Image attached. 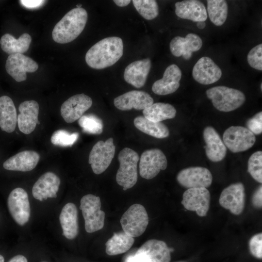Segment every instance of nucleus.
Here are the masks:
<instances>
[{
	"instance_id": "1",
	"label": "nucleus",
	"mask_w": 262,
	"mask_h": 262,
	"mask_svg": "<svg viewBox=\"0 0 262 262\" xmlns=\"http://www.w3.org/2000/svg\"><path fill=\"white\" fill-rule=\"evenodd\" d=\"M123 53L121 38L117 36L106 37L89 49L85 55V61L90 67L101 69L114 65Z\"/></svg>"
},
{
	"instance_id": "2",
	"label": "nucleus",
	"mask_w": 262,
	"mask_h": 262,
	"mask_svg": "<svg viewBox=\"0 0 262 262\" xmlns=\"http://www.w3.org/2000/svg\"><path fill=\"white\" fill-rule=\"evenodd\" d=\"M87 18L84 9L76 7L71 9L54 26L52 32L53 40L60 44L73 41L83 30Z\"/></svg>"
},
{
	"instance_id": "3",
	"label": "nucleus",
	"mask_w": 262,
	"mask_h": 262,
	"mask_svg": "<svg viewBox=\"0 0 262 262\" xmlns=\"http://www.w3.org/2000/svg\"><path fill=\"white\" fill-rule=\"evenodd\" d=\"M207 97L218 110L229 112L241 107L245 102L246 97L241 91L225 86L212 87L206 91Z\"/></svg>"
},
{
	"instance_id": "4",
	"label": "nucleus",
	"mask_w": 262,
	"mask_h": 262,
	"mask_svg": "<svg viewBox=\"0 0 262 262\" xmlns=\"http://www.w3.org/2000/svg\"><path fill=\"white\" fill-rule=\"evenodd\" d=\"M139 159L137 153L129 147H125L118 154L119 167L116 173V180L124 190L132 187L137 181Z\"/></svg>"
},
{
	"instance_id": "5",
	"label": "nucleus",
	"mask_w": 262,
	"mask_h": 262,
	"mask_svg": "<svg viewBox=\"0 0 262 262\" xmlns=\"http://www.w3.org/2000/svg\"><path fill=\"white\" fill-rule=\"evenodd\" d=\"M80 209L84 219L85 229L87 232H94L103 228L105 213L100 209L99 197L92 194L84 196L81 199Z\"/></svg>"
},
{
	"instance_id": "6",
	"label": "nucleus",
	"mask_w": 262,
	"mask_h": 262,
	"mask_svg": "<svg viewBox=\"0 0 262 262\" xmlns=\"http://www.w3.org/2000/svg\"><path fill=\"white\" fill-rule=\"evenodd\" d=\"M120 222L124 232L131 237H136L146 230L148 224V216L143 205L134 204L123 213Z\"/></svg>"
},
{
	"instance_id": "7",
	"label": "nucleus",
	"mask_w": 262,
	"mask_h": 262,
	"mask_svg": "<svg viewBox=\"0 0 262 262\" xmlns=\"http://www.w3.org/2000/svg\"><path fill=\"white\" fill-rule=\"evenodd\" d=\"M115 151L113 138L104 142L99 141L94 145L89 155L88 163L95 174H101L107 169L114 157Z\"/></svg>"
},
{
	"instance_id": "8",
	"label": "nucleus",
	"mask_w": 262,
	"mask_h": 262,
	"mask_svg": "<svg viewBox=\"0 0 262 262\" xmlns=\"http://www.w3.org/2000/svg\"><path fill=\"white\" fill-rule=\"evenodd\" d=\"M223 140L226 147L231 152L237 153L251 148L256 142V137L247 128L231 126L224 131Z\"/></svg>"
},
{
	"instance_id": "9",
	"label": "nucleus",
	"mask_w": 262,
	"mask_h": 262,
	"mask_svg": "<svg viewBox=\"0 0 262 262\" xmlns=\"http://www.w3.org/2000/svg\"><path fill=\"white\" fill-rule=\"evenodd\" d=\"M167 161L164 154L158 148L148 149L142 154L139 162L140 176L147 180L155 177L161 170H165Z\"/></svg>"
},
{
	"instance_id": "10",
	"label": "nucleus",
	"mask_w": 262,
	"mask_h": 262,
	"mask_svg": "<svg viewBox=\"0 0 262 262\" xmlns=\"http://www.w3.org/2000/svg\"><path fill=\"white\" fill-rule=\"evenodd\" d=\"M7 205L13 218L20 226L25 225L30 216V205L26 191L21 188H16L10 193Z\"/></svg>"
},
{
	"instance_id": "11",
	"label": "nucleus",
	"mask_w": 262,
	"mask_h": 262,
	"mask_svg": "<svg viewBox=\"0 0 262 262\" xmlns=\"http://www.w3.org/2000/svg\"><path fill=\"white\" fill-rule=\"evenodd\" d=\"M177 180L182 186L187 188L209 187L213 181V176L209 169L200 166L186 168L180 171Z\"/></svg>"
},
{
	"instance_id": "12",
	"label": "nucleus",
	"mask_w": 262,
	"mask_h": 262,
	"mask_svg": "<svg viewBox=\"0 0 262 262\" xmlns=\"http://www.w3.org/2000/svg\"><path fill=\"white\" fill-rule=\"evenodd\" d=\"M210 193L206 188L187 189L183 193L181 204L187 210L195 211L201 217L207 215L210 208Z\"/></svg>"
},
{
	"instance_id": "13",
	"label": "nucleus",
	"mask_w": 262,
	"mask_h": 262,
	"mask_svg": "<svg viewBox=\"0 0 262 262\" xmlns=\"http://www.w3.org/2000/svg\"><path fill=\"white\" fill-rule=\"evenodd\" d=\"M219 202L224 208L235 215H239L244 211L245 204V187L243 183L231 184L221 192Z\"/></svg>"
},
{
	"instance_id": "14",
	"label": "nucleus",
	"mask_w": 262,
	"mask_h": 262,
	"mask_svg": "<svg viewBox=\"0 0 262 262\" xmlns=\"http://www.w3.org/2000/svg\"><path fill=\"white\" fill-rule=\"evenodd\" d=\"M38 68L33 60L21 53L9 55L5 64L7 72L17 82L26 80V73L35 72Z\"/></svg>"
},
{
	"instance_id": "15",
	"label": "nucleus",
	"mask_w": 262,
	"mask_h": 262,
	"mask_svg": "<svg viewBox=\"0 0 262 262\" xmlns=\"http://www.w3.org/2000/svg\"><path fill=\"white\" fill-rule=\"evenodd\" d=\"M92 105V100L88 96L84 94L75 95L62 104L61 115L66 122L73 123L82 117Z\"/></svg>"
},
{
	"instance_id": "16",
	"label": "nucleus",
	"mask_w": 262,
	"mask_h": 262,
	"mask_svg": "<svg viewBox=\"0 0 262 262\" xmlns=\"http://www.w3.org/2000/svg\"><path fill=\"white\" fill-rule=\"evenodd\" d=\"M220 68L210 57L200 58L194 65L192 70L194 79L198 83L207 85L217 82L221 77Z\"/></svg>"
},
{
	"instance_id": "17",
	"label": "nucleus",
	"mask_w": 262,
	"mask_h": 262,
	"mask_svg": "<svg viewBox=\"0 0 262 262\" xmlns=\"http://www.w3.org/2000/svg\"><path fill=\"white\" fill-rule=\"evenodd\" d=\"M153 98L147 93L143 91L132 90L115 98L114 100L115 107L122 111L134 108L144 110L153 103Z\"/></svg>"
},
{
	"instance_id": "18",
	"label": "nucleus",
	"mask_w": 262,
	"mask_h": 262,
	"mask_svg": "<svg viewBox=\"0 0 262 262\" xmlns=\"http://www.w3.org/2000/svg\"><path fill=\"white\" fill-rule=\"evenodd\" d=\"M202 40L197 34L190 33L185 38L176 36L169 45L172 54L176 57L182 56L186 60L190 59L193 52L199 50L202 46Z\"/></svg>"
},
{
	"instance_id": "19",
	"label": "nucleus",
	"mask_w": 262,
	"mask_h": 262,
	"mask_svg": "<svg viewBox=\"0 0 262 262\" xmlns=\"http://www.w3.org/2000/svg\"><path fill=\"white\" fill-rule=\"evenodd\" d=\"M39 109L38 102L33 100H26L20 104L17 122L21 132L29 134L35 130L38 122Z\"/></svg>"
},
{
	"instance_id": "20",
	"label": "nucleus",
	"mask_w": 262,
	"mask_h": 262,
	"mask_svg": "<svg viewBox=\"0 0 262 262\" xmlns=\"http://www.w3.org/2000/svg\"><path fill=\"white\" fill-rule=\"evenodd\" d=\"M60 183V179L57 175L52 172H46L34 184L33 196L41 201L48 198H55Z\"/></svg>"
},
{
	"instance_id": "21",
	"label": "nucleus",
	"mask_w": 262,
	"mask_h": 262,
	"mask_svg": "<svg viewBox=\"0 0 262 262\" xmlns=\"http://www.w3.org/2000/svg\"><path fill=\"white\" fill-rule=\"evenodd\" d=\"M182 73L175 64L169 66L165 70L162 79L154 82L152 91L159 95H166L176 91L180 87Z\"/></svg>"
},
{
	"instance_id": "22",
	"label": "nucleus",
	"mask_w": 262,
	"mask_h": 262,
	"mask_svg": "<svg viewBox=\"0 0 262 262\" xmlns=\"http://www.w3.org/2000/svg\"><path fill=\"white\" fill-rule=\"evenodd\" d=\"M203 138L208 159L213 162L222 161L226 156L227 147L215 130L210 126L206 127L203 131Z\"/></svg>"
},
{
	"instance_id": "23",
	"label": "nucleus",
	"mask_w": 262,
	"mask_h": 262,
	"mask_svg": "<svg viewBox=\"0 0 262 262\" xmlns=\"http://www.w3.org/2000/svg\"><path fill=\"white\" fill-rule=\"evenodd\" d=\"M175 13L180 18L197 22L205 21L208 17L205 5L197 0H185L176 2Z\"/></svg>"
},
{
	"instance_id": "24",
	"label": "nucleus",
	"mask_w": 262,
	"mask_h": 262,
	"mask_svg": "<svg viewBox=\"0 0 262 262\" xmlns=\"http://www.w3.org/2000/svg\"><path fill=\"white\" fill-rule=\"evenodd\" d=\"M151 66L149 58L134 61L125 68L124 78L128 83L136 88H140L146 83Z\"/></svg>"
},
{
	"instance_id": "25",
	"label": "nucleus",
	"mask_w": 262,
	"mask_h": 262,
	"mask_svg": "<svg viewBox=\"0 0 262 262\" xmlns=\"http://www.w3.org/2000/svg\"><path fill=\"white\" fill-rule=\"evenodd\" d=\"M39 154L33 150H24L11 157L3 164L4 169L12 171H30L37 165Z\"/></svg>"
},
{
	"instance_id": "26",
	"label": "nucleus",
	"mask_w": 262,
	"mask_h": 262,
	"mask_svg": "<svg viewBox=\"0 0 262 262\" xmlns=\"http://www.w3.org/2000/svg\"><path fill=\"white\" fill-rule=\"evenodd\" d=\"M171 251L164 242L151 239L144 243L135 253L145 256L151 262H170Z\"/></svg>"
},
{
	"instance_id": "27",
	"label": "nucleus",
	"mask_w": 262,
	"mask_h": 262,
	"mask_svg": "<svg viewBox=\"0 0 262 262\" xmlns=\"http://www.w3.org/2000/svg\"><path fill=\"white\" fill-rule=\"evenodd\" d=\"M63 234L67 239H73L79 232L78 211L73 203H68L63 208L59 216Z\"/></svg>"
},
{
	"instance_id": "28",
	"label": "nucleus",
	"mask_w": 262,
	"mask_h": 262,
	"mask_svg": "<svg viewBox=\"0 0 262 262\" xmlns=\"http://www.w3.org/2000/svg\"><path fill=\"white\" fill-rule=\"evenodd\" d=\"M17 114L12 99L7 96L0 97V128L8 133L13 132L16 127Z\"/></svg>"
},
{
	"instance_id": "29",
	"label": "nucleus",
	"mask_w": 262,
	"mask_h": 262,
	"mask_svg": "<svg viewBox=\"0 0 262 262\" xmlns=\"http://www.w3.org/2000/svg\"><path fill=\"white\" fill-rule=\"evenodd\" d=\"M32 41L31 35L24 33L16 39L9 33L4 34L0 38L1 49L9 55L16 53L22 54L28 50Z\"/></svg>"
},
{
	"instance_id": "30",
	"label": "nucleus",
	"mask_w": 262,
	"mask_h": 262,
	"mask_svg": "<svg viewBox=\"0 0 262 262\" xmlns=\"http://www.w3.org/2000/svg\"><path fill=\"white\" fill-rule=\"evenodd\" d=\"M176 110L173 105L163 102L153 103L143 110L144 116L155 122H160L164 120L173 118L176 116Z\"/></svg>"
},
{
	"instance_id": "31",
	"label": "nucleus",
	"mask_w": 262,
	"mask_h": 262,
	"mask_svg": "<svg viewBox=\"0 0 262 262\" xmlns=\"http://www.w3.org/2000/svg\"><path fill=\"white\" fill-rule=\"evenodd\" d=\"M134 242L133 237L124 231L115 233L105 244L106 252L111 256L125 253L131 248Z\"/></svg>"
},
{
	"instance_id": "32",
	"label": "nucleus",
	"mask_w": 262,
	"mask_h": 262,
	"mask_svg": "<svg viewBox=\"0 0 262 262\" xmlns=\"http://www.w3.org/2000/svg\"><path fill=\"white\" fill-rule=\"evenodd\" d=\"M135 127L142 132L157 138H164L169 135L168 128L163 123L151 121L143 116L136 117Z\"/></svg>"
},
{
	"instance_id": "33",
	"label": "nucleus",
	"mask_w": 262,
	"mask_h": 262,
	"mask_svg": "<svg viewBox=\"0 0 262 262\" xmlns=\"http://www.w3.org/2000/svg\"><path fill=\"white\" fill-rule=\"evenodd\" d=\"M207 12L210 19L217 26L222 25L226 21L228 5L224 0H208Z\"/></svg>"
},
{
	"instance_id": "34",
	"label": "nucleus",
	"mask_w": 262,
	"mask_h": 262,
	"mask_svg": "<svg viewBox=\"0 0 262 262\" xmlns=\"http://www.w3.org/2000/svg\"><path fill=\"white\" fill-rule=\"evenodd\" d=\"M78 124L83 131L99 134L103 131V123L100 118L93 114L83 115L78 119Z\"/></svg>"
},
{
	"instance_id": "35",
	"label": "nucleus",
	"mask_w": 262,
	"mask_h": 262,
	"mask_svg": "<svg viewBox=\"0 0 262 262\" xmlns=\"http://www.w3.org/2000/svg\"><path fill=\"white\" fill-rule=\"evenodd\" d=\"M133 5L140 15L147 20H152L159 14L157 2L154 0H133Z\"/></svg>"
},
{
	"instance_id": "36",
	"label": "nucleus",
	"mask_w": 262,
	"mask_h": 262,
	"mask_svg": "<svg viewBox=\"0 0 262 262\" xmlns=\"http://www.w3.org/2000/svg\"><path fill=\"white\" fill-rule=\"evenodd\" d=\"M79 137L78 132L70 133L65 130H58L52 134L50 141L52 144L63 147H71Z\"/></svg>"
},
{
	"instance_id": "37",
	"label": "nucleus",
	"mask_w": 262,
	"mask_h": 262,
	"mask_svg": "<svg viewBox=\"0 0 262 262\" xmlns=\"http://www.w3.org/2000/svg\"><path fill=\"white\" fill-rule=\"evenodd\" d=\"M248 172L251 177L259 183L262 182V152L257 151L249 157L247 165Z\"/></svg>"
},
{
	"instance_id": "38",
	"label": "nucleus",
	"mask_w": 262,
	"mask_h": 262,
	"mask_svg": "<svg viewBox=\"0 0 262 262\" xmlns=\"http://www.w3.org/2000/svg\"><path fill=\"white\" fill-rule=\"evenodd\" d=\"M247 60L249 66L257 70H262V44L253 48L248 52Z\"/></svg>"
},
{
	"instance_id": "39",
	"label": "nucleus",
	"mask_w": 262,
	"mask_h": 262,
	"mask_svg": "<svg viewBox=\"0 0 262 262\" xmlns=\"http://www.w3.org/2000/svg\"><path fill=\"white\" fill-rule=\"evenodd\" d=\"M249 249L251 254L255 258H262V233H259L253 235L249 240Z\"/></svg>"
},
{
	"instance_id": "40",
	"label": "nucleus",
	"mask_w": 262,
	"mask_h": 262,
	"mask_svg": "<svg viewBox=\"0 0 262 262\" xmlns=\"http://www.w3.org/2000/svg\"><path fill=\"white\" fill-rule=\"evenodd\" d=\"M247 129L254 134H260L262 132V112H260L246 122Z\"/></svg>"
},
{
	"instance_id": "41",
	"label": "nucleus",
	"mask_w": 262,
	"mask_h": 262,
	"mask_svg": "<svg viewBox=\"0 0 262 262\" xmlns=\"http://www.w3.org/2000/svg\"><path fill=\"white\" fill-rule=\"evenodd\" d=\"M252 202L253 206L257 208H261L262 206V186L260 185L254 193Z\"/></svg>"
},
{
	"instance_id": "42",
	"label": "nucleus",
	"mask_w": 262,
	"mask_h": 262,
	"mask_svg": "<svg viewBox=\"0 0 262 262\" xmlns=\"http://www.w3.org/2000/svg\"><path fill=\"white\" fill-rule=\"evenodd\" d=\"M125 262H151L145 256L135 253L129 256L126 260Z\"/></svg>"
},
{
	"instance_id": "43",
	"label": "nucleus",
	"mask_w": 262,
	"mask_h": 262,
	"mask_svg": "<svg viewBox=\"0 0 262 262\" xmlns=\"http://www.w3.org/2000/svg\"><path fill=\"white\" fill-rule=\"evenodd\" d=\"M44 0H20V3L25 7L28 8H34L40 6L44 2Z\"/></svg>"
},
{
	"instance_id": "44",
	"label": "nucleus",
	"mask_w": 262,
	"mask_h": 262,
	"mask_svg": "<svg viewBox=\"0 0 262 262\" xmlns=\"http://www.w3.org/2000/svg\"><path fill=\"white\" fill-rule=\"evenodd\" d=\"M8 262H28V261L25 256L18 255L13 257Z\"/></svg>"
},
{
	"instance_id": "45",
	"label": "nucleus",
	"mask_w": 262,
	"mask_h": 262,
	"mask_svg": "<svg viewBox=\"0 0 262 262\" xmlns=\"http://www.w3.org/2000/svg\"><path fill=\"white\" fill-rule=\"evenodd\" d=\"M114 1L117 6L120 7L127 6L131 2L130 0H115Z\"/></svg>"
},
{
	"instance_id": "46",
	"label": "nucleus",
	"mask_w": 262,
	"mask_h": 262,
	"mask_svg": "<svg viewBox=\"0 0 262 262\" xmlns=\"http://www.w3.org/2000/svg\"><path fill=\"white\" fill-rule=\"evenodd\" d=\"M197 27L199 29H203L206 27L205 21H199L196 23Z\"/></svg>"
},
{
	"instance_id": "47",
	"label": "nucleus",
	"mask_w": 262,
	"mask_h": 262,
	"mask_svg": "<svg viewBox=\"0 0 262 262\" xmlns=\"http://www.w3.org/2000/svg\"><path fill=\"white\" fill-rule=\"evenodd\" d=\"M0 262H4V257L0 254Z\"/></svg>"
},
{
	"instance_id": "48",
	"label": "nucleus",
	"mask_w": 262,
	"mask_h": 262,
	"mask_svg": "<svg viewBox=\"0 0 262 262\" xmlns=\"http://www.w3.org/2000/svg\"><path fill=\"white\" fill-rule=\"evenodd\" d=\"M82 5L81 4H79L77 5V8H81Z\"/></svg>"
},
{
	"instance_id": "49",
	"label": "nucleus",
	"mask_w": 262,
	"mask_h": 262,
	"mask_svg": "<svg viewBox=\"0 0 262 262\" xmlns=\"http://www.w3.org/2000/svg\"><path fill=\"white\" fill-rule=\"evenodd\" d=\"M186 262L180 261V262Z\"/></svg>"
},
{
	"instance_id": "50",
	"label": "nucleus",
	"mask_w": 262,
	"mask_h": 262,
	"mask_svg": "<svg viewBox=\"0 0 262 262\" xmlns=\"http://www.w3.org/2000/svg\"></svg>"
}]
</instances>
